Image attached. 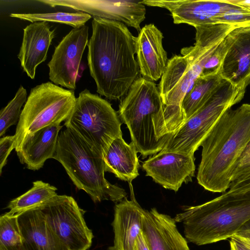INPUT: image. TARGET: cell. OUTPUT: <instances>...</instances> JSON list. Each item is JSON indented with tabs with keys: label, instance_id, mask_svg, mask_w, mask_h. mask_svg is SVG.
I'll return each instance as SVG.
<instances>
[{
	"label": "cell",
	"instance_id": "6da1fadb",
	"mask_svg": "<svg viewBox=\"0 0 250 250\" xmlns=\"http://www.w3.org/2000/svg\"><path fill=\"white\" fill-rule=\"evenodd\" d=\"M88 41L87 62L97 92L111 100L125 97L139 78L134 55L136 37L120 22L93 17Z\"/></svg>",
	"mask_w": 250,
	"mask_h": 250
},
{
	"label": "cell",
	"instance_id": "7a4b0ae2",
	"mask_svg": "<svg viewBox=\"0 0 250 250\" xmlns=\"http://www.w3.org/2000/svg\"><path fill=\"white\" fill-rule=\"evenodd\" d=\"M250 141V104L227 110L201 145L198 183L212 192L229 190L237 162Z\"/></svg>",
	"mask_w": 250,
	"mask_h": 250
},
{
	"label": "cell",
	"instance_id": "3957f363",
	"mask_svg": "<svg viewBox=\"0 0 250 250\" xmlns=\"http://www.w3.org/2000/svg\"><path fill=\"white\" fill-rule=\"evenodd\" d=\"M195 28L194 46L183 48V56L175 55L168 60L158 86L164 105L167 127L171 134L185 122L182 109L184 97L203 74L210 56L227 35L236 27L214 23Z\"/></svg>",
	"mask_w": 250,
	"mask_h": 250
},
{
	"label": "cell",
	"instance_id": "277c9868",
	"mask_svg": "<svg viewBox=\"0 0 250 250\" xmlns=\"http://www.w3.org/2000/svg\"><path fill=\"white\" fill-rule=\"evenodd\" d=\"M186 238L197 245L231 238L250 220V189L228 191L202 204L189 207L174 218Z\"/></svg>",
	"mask_w": 250,
	"mask_h": 250
},
{
	"label": "cell",
	"instance_id": "5b68a950",
	"mask_svg": "<svg viewBox=\"0 0 250 250\" xmlns=\"http://www.w3.org/2000/svg\"><path fill=\"white\" fill-rule=\"evenodd\" d=\"M118 113L143 159L162 150L172 135L167 127L158 87L143 77L132 83L121 101Z\"/></svg>",
	"mask_w": 250,
	"mask_h": 250
},
{
	"label": "cell",
	"instance_id": "8992f818",
	"mask_svg": "<svg viewBox=\"0 0 250 250\" xmlns=\"http://www.w3.org/2000/svg\"><path fill=\"white\" fill-rule=\"evenodd\" d=\"M53 159L62 164L77 188L84 191L94 202L118 203L126 197L124 189L105 179L103 158L71 130L60 131Z\"/></svg>",
	"mask_w": 250,
	"mask_h": 250
},
{
	"label": "cell",
	"instance_id": "52a82bcc",
	"mask_svg": "<svg viewBox=\"0 0 250 250\" xmlns=\"http://www.w3.org/2000/svg\"><path fill=\"white\" fill-rule=\"evenodd\" d=\"M121 125L111 104L87 89L80 93L64 124L103 158L112 141L122 136Z\"/></svg>",
	"mask_w": 250,
	"mask_h": 250
},
{
	"label": "cell",
	"instance_id": "ba28073f",
	"mask_svg": "<svg viewBox=\"0 0 250 250\" xmlns=\"http://www.w3.org/2000/svg\"><path fill=\"white\" fill-rule=\"evenodd\" d=\"M244 95L222 80L205 104L172 134L163 149L194 154L222 115L241 102Z\"/></svg>",
	"mask_w": 250,
	"mask_h": 250
},
{
	"label": "cell",
	"instance_id": "9c48e42d",
	"mask_svg": "<svg viewBox=\"0 0 250 250\" xmlns=\"http://www.w3.org/2000/svg\"><path fill=\"white\" fill-rule=\"evenodd\" d=\"M76 98L73 90L49 82L32 88L17 124L14 135L15 151L28 136L44 127L65 121Z\"/></svg>",
	"mask_w": 250,
	"mask_h": 250
},
{
	"label": "cell",
	"instance_id": "30bf717a",
	"mask_svg": "<svg viewBox=\"0 0 250 250\" xmlns=\"http://www.w3.org/2000/svg\"><path fill=\"white\" fill-rule=\"evenodd\" d=\"M38 208L69 250L90 248L94 235L84 220V211L72 197L57 195Z\"/></svg>",
	"mask_w": 250,
	"mask_h": 250
},
{
	"label": "cell",
	"instance_id": "8fae6325",
	"mask_svg": "<svg viewBox=\"0 0 250 250\" xmlns=\"http://www.w3.org/2000/svg\"><path fill=\"white\" fill-rule=\"evenodd\" d=\"M88 42V27L73 28L55 47L47 65L50 80L56 85L75 90L83 55Z\"/></svg>",
	"mask_w": 250,
	"mask_h": 250
},
{
	"label": "cell",
	"instance_id": "7c38bea8",
	"mask_svg": "<svg viewBox=\"0 0 250 250\" xmlns=\"http://www.w3.org/2000/svg\"><path fill=\"white\" fill-rule=\"evenodd\" d=\"M194 154L162 149L142 165L146 175L164 188L177 192L183 183L192 181L195 171Z\"/></svg>",
	"mask_w": 250,
	"mask_h": 250
},
{
	"label": "cell",
	"instance_id": "4fadbf2b",
	"mask_svg": "<svg viewBox=\"0 0 250 250\" xmlns=\"http://www.w3.org/2000/svg\"><path fill=\"white\" fill-rule=\"evenodd\" d=\"M141 2L168 10L175 24L194 27L216 23V17L236 5L228 0H143Z\"/></svg>",
	"mask_w": 250,
	"mask_h": 250
},
{
	"label": "cell",
	"instance_id": "5bb4252c",
	"mask_svg": "<svg viewBox=\"0 0 250 250\" xmlns=\"http://www.w3.org/2000/svg\"><path fill=\"white\" fill-rule=\"evenodd\" d=\"M230 43L219 69L221 78L245 93L250 85V27L230 32Z\"/></svg>",
	"mask_w": 250,
	"mask_h": 250
},
{
	"label": "cell",
	"instance_id": "9a60e30c",
	"mask_svg": "<svg viewBox=\"0 0 250 250\" xmlns=\"http://www.w3.org/2000/svg\"><path fill=\"white\" fill-rule=\"evenodd\" d=\"M163 33L153 24L145 25L136 37V53L140 74L157 81L164 74L168 60L163 46Z\"/></svg>",
	"mask_w": 250,
	"mask_h": 250
},
{
	"label": "cell",
	"instance_id": "2e32d148",
	"mask_svg": "<svg viewBox=\"0 0 250 250\" xmlns=\"http://www.w3.org/2000/svg\"><path fill=\"white\" fill-rule=\"evenodd\" d=\"M176 221L156 208L145 210L142 231L149 250H189Z\"/></svg>",
	"mask_w": 250,
	"mask_h": 250
},
{
	"label": "cell",
	"instance_id": "e0dca14e",
	"mask_svg": "<svg viewBox=\"0 0 250 250\" xmlns=\"http://www.w3.org/2000/svg\"><path fill=\"white\" fill-rule=\"evenodd\" d=\"M54 30L46 21L32 23L23 29L21 45L18 55L23 71L31 79L35 77L38 66L44 62L52 40Z\"/></svg>",
	"mask_w": 250,
	"mask_h": 250
},
{
	"label": "cell",
	"instance_id": "ac0fdd59",
	"mask_svg": "<svg viewBox=\"0 0 250 250\" xmlns=\"http://www.w3.org/2000/svg\"><path fill=\"white\" fill-rule=\"evenodd\" d=\"M116 203L111 224L114 234L113 245L109 250H133L136 240L142 231L145 209L133 195Z\"/></svg>",
	"mask_w": 250,
	"mask_h": 250
},
{
	"label": "cell",
	"instance_id": "d6986e66",
	"mask_svg": "<svg viewBox=\"0 0 250 250\" xmlns=\"http://www.w3.org/2000/svg\"><path fill=\"white\" fill-rule=\"evenodd\" d=\"M23 250H69L48 224L38 208L18 215Z\"/></svg>",
	"mask_w": 250,
	"mask_h": 250
},
{
	"label": "cell",
	"instance_id": "ffe728a7",
	"mask_svg": "<svg viewBox=\"0 0 250 250\" xmlns=\"http://www.w3.org/2000/svg\"><path fill=\"white\" fill-rule=\"evenodd\" d=\"M62 127L61 124L51 125L26 137L16 151L21 163L37 170L47 160L53 159Z\"/></svg>",
	"mask_w": 250,
	"mask_h": 250
},
{
	"label": "cell",
	"instance_id": "44dd1931",
	"mask_svg": "<svg viewBox=\"0 0 250 250\" xmlns=\"http://www.w3.org/2000/svg\"><path fill=\"white\" fill-rule=\"evenodd\" d=\"M138 152L132 142L129 144L121 136L115 139L103 157L105 170L115 176L131 183L139 175Z\"/></svg>",
	"mask_w": 250,
	"mask_h": 250
},
{
	"label": "cell",
	"instance_id": "7402d4cb",
	"mask_svg": "<svg viewBox=\"0 0 250 250\" xmlns=\"http://www.w3.org/2000/svg\"><path fill=\"white\" fill-rule=\"evenodd\" d=\"M222 80L218 69L211 72L203 73L196 80L182 103L185 121L205 104Z\"/></svg>",
	"mask_w": 250,
	"mask_h": 250
},
{
	"label": "cell",
	"instance_id": "603a6c76",
	"mask_svg": "<svg viewBox=\"0 0 250 250\" xmlns=\"http://www.w3.org/2000/svg\"><path fill=\"white\" fill-rule=\"evenodd\" d=\"M57 188L41 180L34 181L32 187L21 195L10 201L7 206L8 212L18 215L38 208L56 195Z\"/></svg>",
	"mask_w": 250,
	"mask_h": 250
},
{
	"label": "cell",
	"instance_id": "cb8c5ba5",
	"mask_svg": "<svg viewBox=\"0 0 250 250\" xmlns=\"http://www.w3.org/2000/svg\"><path fill=\"white\" fill-rule=\"evenodd\" d=\"M10 17L34 23L39 21L53 22L78 28L83 25L91 18L88 14L77 12L67 13L58 12L46 13H11Z\"/></svg>",
	"mask_w": 250,
	"mask_h": 250
},
{
	"label": "cell",
	"instance_id": "d4e9b609",
	"mask_svg": "<svg viewBox=\"0 0 250 250\" xmlns=\"http://www.w3.org/2000/svg\"><path fill=\"white\" fill-rule=\"evenodd\" d=\"M0 250H23L18 215L7 212L0 215Z\"/></svg>",
	"mask_w": 250,
	"mask_h": 250
},
{
	"label": "cell",
	"instance_id": "484cf974",
	"mask_svg": "<svg viewBox=\"0 0 250 250\" xmlns=\"http://www.w3.org/2000/svg\"><path fill=\"white\" fill-rule=\"evenodd\" d=\"M26 90L21 85L14 98L0 112V136L7 130L19 122L21 113V108L27 99Z\"/></svg>",
	"mask_w": 250,
	"mask_h": 250
},
{
	"label": "cell",
	"instance_id": "4316f807",
	"mask_svg": "<svg viewBox=\"0 0 250 250\" xmlns=\"http://www.w3.org/2000/svg\"><path fill=\"white\" fill-rule=\"evenodd\" d=\"M215 21L237 27H250V7L236 4L216 17Z\"/></svg>",
	"mask_w": 250,
	"mask_h": 250
},
{
	"label": "cell",
	"instance_id": "83f0119b",
	"mask_svg": "<svg viewBox=\"0 0 250 250\" xmlns=\"http://www.w3.org/2000/svg\"><path fill=\"white\" fill-rule=\"evenodd\" d=\"M229 33L218 45L208 59L204 66L203 73L211 72L219 69L220 65L230 43V37Z\"/></svg>",
	"mask_w": 250,
	"mask_h": 250
},
{
	"label": "cell",
	"instance_id": "f1b7e54d",
	"mask_svg": "<svg viewBox=\"0 0 250 250\" xmlns=\"http://www.w3.org/2000/svg\"><path fill=\"white\" fill-rule=\"evenodd\" d=\"M15 135L3 136L0 139V174L2 168L7 163V158L13 149H15Z\"/></svg>",
	"mask_w": 250,
	"mask_h": 250
},
{
	"label": "cell",
	"instance_id": "f546056e",
	"mask_svg": "<svg viewBox=\"0 0 250 250\" xmlns=\"http://www.w3.org/2000/svg\"><path fill=\"white\" fill-rule=\"evenodd\" d=\"M232 237L250 249V220Z\"/></svg>",
	"mask_w": 250,
	"mask_h": 250
},
{
	"label": "cell",
	"instance_id": "4dcf8cb0",
	"mask_svg": "<svg viewBox=\"0 0 250 250\" xmlns=\"http://www.w3.org/2000/svg\"><path fill=\"white\" fill-rule=\"evenodd\" d=\"M133 250H149L142 231L136 240Z\"/></svg>",
	"mask_w": 250,
	"mask_h": 250
},
{
	"label": "cell",
	"instance_id": "1f68e13d",
	"mask_svg": "<svg viewBox=\"0 0 250 250\" xmlns=\"http://www.w3.org/2000/svg\"><path fill=\"white\" fill-rule=\"evenodd\" d=\"M230 250H250V249L231 237L229 241Z\"/></svg>",
	"mask_w": 250,
	"mask_h": 250
},
{
	"label": "cell",
	"instance_id": "d6a6232c",
	"mask_svg": "<svg viewBox=\"0 0 250 250\" xmlns=\"http://www.w3.org/2000/svg\"><path fill=\"white\" fill-rule=\"evenodd\" d=\"M249 157H250V141L249 142L247 146H246V147H245V149L244 150L239 160L237 162L236 166L238 164H240L241 163L243 162V161L249 158Z\"/></svg>",
	"mask_w": 250,
	"mask_h": 250
},
{
	"label": "cell",
	"instance_id": "836d02e7",
	"mask_svg": "<svg viewBox=\"0 0 250 250\" xmlns=\"http://www.w3.org/2000/svg\"><path fill=\"white\" fill-rule=\"evenodd\" d=\"M250 157H249V158H248L247 159H246L243 162L241 163L240 164H238L236 166L233 173L236 171H237L238 170L247 168H250Z\"/></svg>",
	"mask_w": 250,
	"mask_h": 250
},
{
	"label": "cell",
	"instance_id": "e575fe53",
	"mask_svg": "<svg viewBox=\"0 0 250 250\" xmlns=\"http://www.w3.org/2000/svg\"><path fill=\"white\" fill-rule=\"evenodd\" d=\"M235 4L250 7V0H230Z\"/></svg>",
	"mask_w": 250,
	"mask_h": 250
},
{
	"label": "cell",
	"instance_id": "d590c367",
	"mask_svg": "<svg viewBox=\"0 0 250 250\" xmlns=\"http://www.w3.org/2000/svg\"><path fill=\"white\" fill-rule=\"evenodd\" d=\"M250 189H249V190H250Z\"/></svg>",
	"mask_w": 250,
	"mask_h": 250
}]
</instances>
